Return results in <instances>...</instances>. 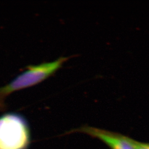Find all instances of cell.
Returning a JSON list of instances; mask_svg holds the SVG:
<instances>
[{
  "instance_id": "cell-1",
  "label": "cell",
  "mask_w": 149,
  "mask_h": 149,
  "mask_svg": "<svg viewBox=\"0 0 149 149\" xmlns=\"http://www.w3.org/2000/svg\"><path fill=\"white\" fill-rule=\"evenodd\" d=\"M68 60V57H60L52 62L28 66L26 71L7 85L0 87V107H2L6 98L12 93L42 82L53 74Z\"/></svg>"
},
{
  "instance_id": "cell-2",
  "label": "cell",
  "mask_w": 149,
  "mask_h": 149,
  "mask_svg": "<svg viewBox=\"0 0 149 149\" xmlns=\"http://www.w3.org/2000/svg\"><path fill=\"white\" fill-rule=\"evenodd\" d=\"M31 131L26 118L16 113L0 117V149H28Z\"/></svg>"
},
{
  "instance_id": "cell-3",
  "label": "cell",
  "mask_w": 149,
  "mask_h": 149,
  "mask_svg": "<svg viewBox=\"0 0 149 149\" xmlns=\"http://www.w3.org/2000/svg\"><path fill=\"white\" fill-rule=\"evenodd\" d=\"M76 132L86 134L98 139L111 149H134L132 139L119 134L87 125L71 130L69 133Z\"/></svg>"
},
{
  "instance_id": "cell-4",
  "label": "cell",
  "mask_w": 149,
  "mask_h": 149,
  "mask_svg": "<svg viewBox=\"0 0 149 149\" xmlns=\"http://www.w3.org/2000/svg\"><path fill=\"white\" fill-rule=\"evenodd\" d=\"M132 145L134 149H149V144L142 143L132 139Z\"/></svg>"
}]
</instances>
